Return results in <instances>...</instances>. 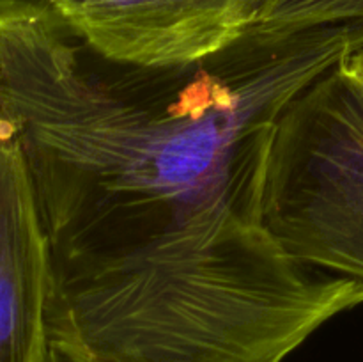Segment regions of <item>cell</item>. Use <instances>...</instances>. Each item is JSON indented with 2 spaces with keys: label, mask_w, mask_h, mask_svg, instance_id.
<instances>
[{
  "label": "cell",
  "mask_w": 363,
  "mask_h": 362,
  "mask_svg": "<svg viewBox=\"0 0 363 362\" xmlns=\"http://www.w3.org/2000/svg\"><path fill=\"white\" fill-rule=\"evenodd\" d=\"M362 46V25H252L202 60L140 66L45 0H0V99L48 240L59 362H284L363 304L264 226L280 114Z\"/></svg>",
  "instance_id": "obj_1"
},
{
  "label": "cell",
  "mask_w": 363,
  "mask_h": 362,
  "mask_svg": "<svg viewBox=\"0 0 363 362\" xmlns=\"http://www.w3.org/2000/svg\"><path fill=\"white\" fill-rule=\"evenodd\" d=\"M264 226L294 261L363 284V80L344 62L277 121Z\"/></svg>",
  "instance_id": "obj_2"
},
{
  "label": "cell",
  "mask_w": 363,
  "mask_h": 362,
  "mask_svg": "<svg viewBox=\"0 0 363 362\" xmlns=\"http://www.w3.org/2000/svg\"><path fill=\"white\" fill-rule=\"evenodd\" d=\"M91 48L140 66L222 52L254 25L261 0H45Z\"/></svg>",
  "instance_id": "obj_3"
},
{
  "label": "cell",
  "mask_w": 363,
  "mask_h": 362,
  "mask_svg": "<svg viewBox=\"0 0 363 362\" xmlns=\"http://www.w3.org/2000/svg\"><path fill=\"white\" fill-rule=\"evenodd\" d=\"M50 251L20 135L0 99V362H45Z\"/></svg>",
  "instance_id": "obj_4"
},
{
  "label": "cell",
  "mask_w": 363,
  "mask_h": 362,
  "mask_svg": "<svg viewBox=\"0 0 363 362\" xmlns=\"http://www.w3.org/2000/svg\"><path fill=\"white\" fill-rule=\"evenodd\" d=\"M254 25L268 31L363 25V0H261Z\"/></svg>",
  "instance_id": "obj_5"
},
{
  "label": "cell",
  "mask_w": 363,
  "mask_h": 362,
  "mask_svg": "<svg viewBox=\"0 0 363 362\" xmlns=\"http://www.w3.org/2000/svg\"><path fill=\"white\" fill-rule=\"evenodd\" d=\"M344 66L351 71L353 75H357L358 78L363 80V46L362 48L354 50L346 60H344Z\"/></svg>",
  "instance_id": "obj_6"
},
{
  "label": "cell",
  "mask_w": 363,
  "mask_h": 362,
  "mask_svg": "<svg viewBox=\"0 0 363 362\" xmlns=\"http://www.w3.org/2000/svg\"><path fill=\"white\" fill-rule=\"evenodd\" d=\"M45 362H59V358H57L55 355H53L52 351L48 350V355H46V361Z\"/></svg>",
  "instance_id": "obj_7"
}]
</instances>
